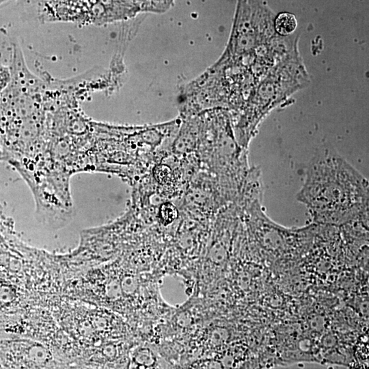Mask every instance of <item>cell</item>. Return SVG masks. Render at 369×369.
I'll use <instances>...</instances> for the list:
<instances>
[{
  "instance_id": "6da1fadb",
  "label": "cell",
  "mask_w": 369,
  "mask_h": 369,
  "mask_svg": "<svg viewBox=\"0 0 369 369\" xmlns=\"http://www.w3.org/2000/svg\"><path fill=\"white\" fill-rule=\"evenodd\" d=\"M319 220L344 221L368 212L367 180L330 148L312 159L298 194Z\"/></svg>"
},
{
  "instance_id": "7a4b0ae2",
  "label": "cell",
  "mask_w": 369,
  "mask_h": 369,
  "mask_svg": "<svg viewBox=\"0 0 369 369\" xmlns=\"http://www.w3.org/2000/svg\"><path fill=\"white\" fill-rule=\"evenodd\" d=\"M274 30L281 37H288L294 33L298 27V22L294 15L290 13H281L274 20Z\"/></svg>"
},
{
  "instance_id": "3957f363",
  "label": "cell",
  "mask_w": 369,
  "mask_h": 369,
  "mask_svg": "<svg viewBox=\"0 0 369 369\" xmlns=\"http://www.w3.org/2000/svg\"><path fill=\"white\" fill-rule=\"evenodd\" d=\"M178 215H179L178 210L173 204L167 202L161 206L159 217H160L161 222L164 226H168L172 224L177 218Z\"/></svg>"
},
{
  "instance_id": "277c9868",
  "label": "cell",
  "mask_w": 369,
  "mask_h": 369,
  "mask_svg": "<svg viewBox=\"0 0 369 369\" xmlns=\"http://www.w3.org/2000/svg\"><path fill=\"white\" fill-rule=\"evenodd\" d=\"M10 69L0 66V90L7 86L10 83Z\"/></svg>"
}]
</instances>
